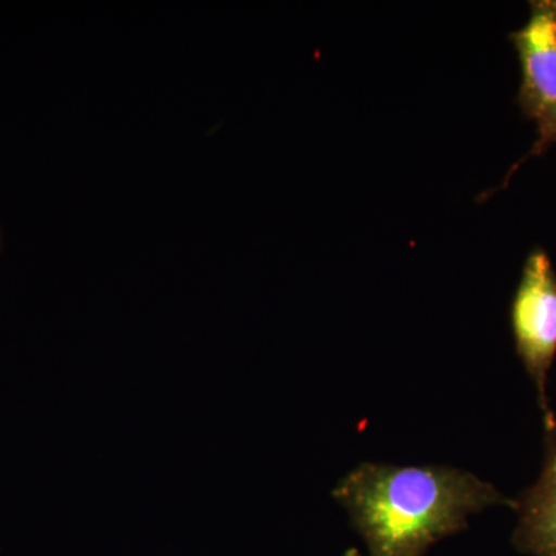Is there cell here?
Returning a JSON list of instances; mask_svg holds the SVG:
<instances>
[{"instance_id":"2","label":"cell","mask_w":556,"mask_h":556,"mask_svg":"<svg viewBox=\"0 0 556 556\" xmlns=\"http://www.w3.org/2000/svg\"><path fill=\"white\" fill-rule=\"evenodd\" d=\"M510 325L518 357L536 388L544 424L556 417L548 405V371L556 357V273L547 252H530L511 300Z\"/></svg>"},{"instance_id":"3","label":"cell","mask_w":556,"mask_h":556,"mask_svg":"<svg viewBox=\"0 0 556 556\" xmlns=\"http://www.w3.org/2000/svg\"><path fill=\"white\" fill-rule=\"evenodd\" d=\"M510 40L521 64L519 105L538 130L530 155H541L556 144V0L530 3L529 21Z\"/></svg>"},{"instance_id":"5","label":"cell","mask_w":556,"mask_h":556,"mask_svg":"<svg viewBox=\"0 0 556 556\" xmlns=\"http://www.w3.org/2000/svg\"><path fill=\"white\" fill-rule=\"evenodd\" d=\"M2 247H3V232H2V228H0V251H2Z\"/></svg>"},{"instance_id":"1","label":"cell","mask_w":556,"mask_h":556,"mask_svg":"<svg viewBox=\"0 0 556 556\" xmlns=\"http://www.w3.org/2000/svg\"><path fill=\"white\" fill-rule=\"evenodd\" d=\"M369 556H424L486 507L517 508L495 485L455 467L361 464L336 485Z\"/></svg>"},{"instance_id":"4","label":"cell","mask_w":556,"mask_h":556,"mask_svg":"<svg viewBox=\"0 0 556 556\" xmlns=\"http://www.w3.org/2000/svg\"><path fill=\"white\" fill-rule=\"evenodd\" d=\"M544 431L543 470L517 501L519 522L514 533V546L532 556H556V419L544 424Z\"/></svg>"}]
</instances>
